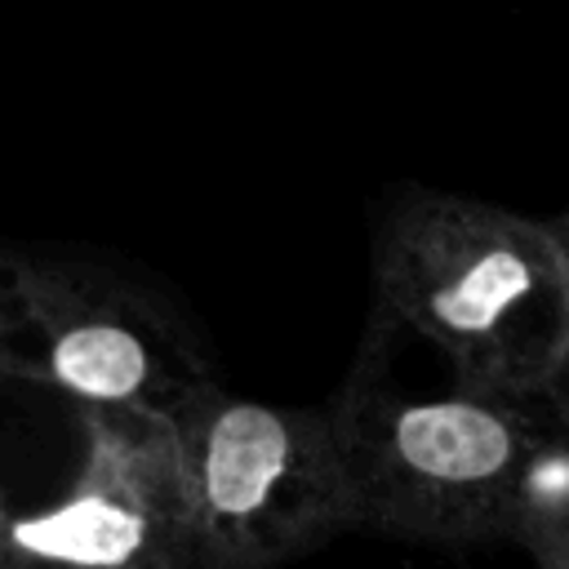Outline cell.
Instances as JSON below:
<instances>
[{"label": "cell", "instance_id": "cell-1", "mask_svg": "<svg viewBox=\"0 0 569 569\" xmlns=\"http://www.w3.org/2000/svg\"><path fill=\"white\" fill-rule=\"evenodd\" d=\"M356 533L476 547L520 542L569 511V413L449 373L405 387L365 342L325 405Z\"/></svg>", "mask_w": 569, "mask_h": 569}, {"label": "cell", "instance_id": "cell-2", "mask_svg": "<svg viewBox=\"0 0 569 569\" xmlns=\"http://www.w3.org/2000/svg\"><path fill=\"white\" fill-rule=\"evenodd\" d=\"M373 298L462 382L551 396L565 262L547 218L400 182L373 218Z\"/></svg>", "mask_w": 569, "mask_h": 569}, {"label": "cell", "instance_id": "cell-3", "mask_svg": "<svg viewBox=\"0 0 569 569\" xmlns=\"http://www.w3.org/2000/svg\"><path fill=\"white\" fill-rule=\"evenodd\" d=\"M0 569H196L164 418L0 373Z\"/></svg>", "mask_w": 569, "mask_h": 569}, {"label": "cell", "instance_id": "cell-4", "mask_svg": "<svg viewBox=\"0 0 569 569\" xmlns=\"http://www.w3.org/2000/svg\"><path fill=\"white\" fill-rule=\"evenodd\" d=\"M0 373L156 418L218 382L169 289L111 258L36 244H0Z\"/></svg>", "mask_w": 569, "mask_h": 569}, {"label": "cell", "instance_id": "cell-5", "mask_svg": "<svg viewBox=\"0 0 569 569\" xmlns=\"http://www.w3.org/2000/svg\"><path fill=\"white\" fill-rule=\"evenodd\" d=\"M196 569H280L356 533L320 409L200 387L164 413Z\"/></svg>", "mask_w": 569, "mask_h": 569}, {"label": "cell", "instance_id": "cell-6", "mask_svg": "<svg viewBox=\"0 0 569 569\" xmlns=\"http://www.w3.org/2000/svg\"><path fill=\"white\" fill-rule=\"evenodd\" d=\"M547 227H551V236L560 244V262H565V333H560V351H556V369H551V396L569 413V209L547 213Z\"/></svg>", "mask_w": 569, "mask_h": 569}, {"label": "cell", "instance_id": "cell-7", "mask_svg": "<svg viewBox=\"0 0 569 569\" xmlns=\"http://www.w3.org/2000/svg\"><path fill=\"white\" fill-rule=\"evenodd\" d=\"M525 551L538 560V569H569V511L533 529L525 538Z\"/></svg>", "mask_w": 569, "mask_h": 569}]
</instances>
